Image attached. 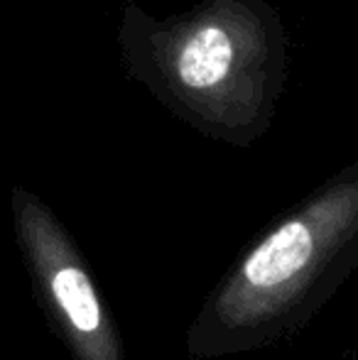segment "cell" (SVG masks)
<instances>
[{
	"label": "cell",
	"mask_w": 358,
	"mask_h": 360,
	"mask_svg": "<svg viewBox=\"0 0 358 360\" xmlns=\"http://www.w3.org/2000/svg\"><path fill=\"white\" fill-rule=\"evenodd\" d=\"M358 262V172L272 226L234 267L186 336L191 356L268 346L300 328Z\"/></svg>",
	"instance_id": "obj_1"
},
{
	"label": "cell",
	"mask_w": 358,
	"mask_h": 360,
	"mask_svg": "<svg viewBox=\"0 0 358 360\" xmlns=\"http://www.w3.org/2000/svg\"><path fill=\"white\" fill-rule=\"evenodd\" d=\"M13 218L23 255L49 311L77 360H123L110 323L77 245L34 194L13 189Z\"/></svg>",
	"instance_id": "obj_2"
},
{
	"label": "cell",
	"mask_w": 358,
	"mask_h": 360,
	"mask_svg": "<svg viewBox=\"0 0 358 360\" xmlns=\"http://www.w3.org/2000/svg\"><path fill=\"white\" fill-rule=\"evenodd\" d=\"M243 39L224 20H199L179 37L172 52L174 81L191 98H216L243 64Z\"/></svg>",
	"instance_id": "obj_3"
}]
</instances>
